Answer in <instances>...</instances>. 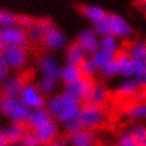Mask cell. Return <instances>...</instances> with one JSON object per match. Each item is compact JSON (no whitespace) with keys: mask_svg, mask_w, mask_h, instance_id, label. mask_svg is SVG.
<instances>
[{"mask_svg":"<svg viewBox=\"0 0 146 146\" xmlns=\"http://www.w3.org/2000/svg\"><path fill=\"white\" fill-rule=\"evenodd\" d=\"M78 42L86 52H96L98 48V40L92 31H84L80 34Z\"/></svg>","mask_w":146,"mask_h":146,"instance_id":"cell-11","label":"cell"},{"mask_svg":"<svg viewBox=\"0 0 146 146\" xmlns=\"http://www.w3.org/2000/svg\"><path fill=\"white\" fill-rule=\"evenodd\" d=\"M115 38L113 35H106L102 40V48L108 51H115Z\"/></svg>","mask_w":146,"mask_h":146,"instance_id":"cell-28","label":"cell"},{"mask_svg":"<svg viewBox=\"0 0 146 146\" xmlns=\"http://www.w3.org/2000/svg\"><path fill=\"white\" fill-rule=\"evenodd\" d=\"M115 55V51H108V50H102L96 52L93 57V61L96 62L98 67H104L105 64L113 60Z\"/></svg>","mask_w":146,"mask_h":146,"instance_id":"cell-20","label":"cell"},{"mask_svg":"<svg viewBox=\"0 0 146 146\" xmlns=\"http://www.w3.org/2000/svg\"><path fill=\"white\" fill-rule=\"evenodd\" d=\"M108 19L110 23V30L111 35L127 36L132 33V29L123 20L119 15L117 14H108Z\"/></svg>","mask_w":146,"mask_h":146,"instance_id":"cell-9","label":"cell"},{"mask_svg":"<svg viewBox=\"0 0 146 146\" xmlns=\"http://www.w3.org/2000/svg\"><path fill=\"white\" fill-rule=\"evenodd\" d=\"M85 53H86V51L79 45L78 41L74 44H72L69 47L68 53H67L69 63L74 64V65H79L86 59Z\"/></svg>","mask_w":146,"mask_h":146,"instance_id":"cell-15","label":"cell"},{"mask_svg":"<svg viewBox=\"0 0 146 146\" xmlns=\"http://www.w3.org/2000/svg\"><path fill=\"white\" fill-rule=\"evenodd\" d=\"M96 84V83L94 80L93 77L83 75L76 81L67 85L65 93L74 97L83 104Z\"/></svg>","mask_w":146,"mask_h":146,"instance_id":"cell-3","label":"cell"},{"mask_svg":"<svg viewBox=\"0 0 146 146\" xmlns=\"http://www.w3.org/2000/svg\"><path fill=\"white\" fill-rule=\"evenodd\" d=\"M96 30L98 33L101 35H111V30H110V23H109V19H108V14L107 16L102 20L101 21L96 23Z\"/></svg>","mask_w":146,"mask_h":146,"instance_id":"cell-26","label":"cell"},{"mask_svg":"<svg viewBox=\"0 0 146 146\" xmlns=\"http://www.w3.org/2000/svg\"><path fill=\"white\" fill-rule=\"evenodd\" d=\"M125 48L129 52L133 59L144 62L145 52H146V43L138 42L135 44H129V45H127L125 46Z\"/></svg>","mask_w":146,"mask_h":146,"instance_id":"cell-19","label":"cell"},{"mask_svg":"<svg viewBox=\"0 0 146 146\" xmlns=\"http://www.w3.org/2000/svg\"><path fill=\"white\" fill-rule=\"evenodd\" d=\"M23 87L24 84L23 78H13L5 85L3 88V94L4 96H15L23 91Z\"/></svg>","mask_w":146,"mask_h":146,"instance_id":"cell-18","label":"cell"},{"mask_svg":"<svg viewBox=\"0 0 146 146\" xmlns=\"http://www.w3.org/2000/svg\"><path fill=\"white\" fill-rule=\"evenodd\" d=\"M123 115H127L131 119L146 117V104L141 103L136 99L123 110Z\"/></svg>","mask_w":146,"mask_h":146,"instance_id":"cell-14","label":"cell"},{"mask_svg":"<svg viewBox=\"0 0 146 146\" xmlns=\"http://www.w3.org/2000/svg\"><path fill=\"white\" fill-rule=\"evenodd\" d=\"M8 65L5 62L4 57L2 54L0 53V82L6 77L7 75V71H8Z\"/></svg>","mask_w":146,"mask_h":146,"instance_id":"cell-30","label":"cell"},{"mask_svg":"<svg viewBox=\"0 0 146 146\" xmlns=\"http://www.w3.org/2000/svg\"><path fill=\"white\" fill-rule=\"evenodd\" d=\"M79 113H80V111H79ZM79 113L75 117V118H73L67 123H65L66 124V131L70 135H73V134L78 132V131L84 129Z\"/></svg>","mask_w":146,"mask_h":146,"instance_id":"cell-22","label":"cell"},{"mask_svg":"<svg viewBox=\"0 0 146 146\" xmlns=\"http://www.w3.org/2000/svg\"><path fill=\"white\" fill-rule=\"evenodd\" d=\"M47 146H62L60 143H56V142H53L51 143L50 144H48Z\"/></svg>","mask_w":146,"mask_h":146,"instance_id":"cell-34","label":"cell"},{"mask_svg":"<svg viewBox=\"0 0 146 146\" xmlns=\"http://www.w3.org/2000/svg\"><path fill=\"white\" fill-rule=\"evenodd\" d=\"M138 141L135 139L133 133H128L124 135L119 142L117 143L116 146H137Z\"/></svg>","mask_w":146,"mask_h":146,"instance_id":"cell-27","label":"cell"},{"mask_svg":"<svg viewBox=\"0 0 146 146\" xmlns=\"http://www.w3.org/2000/svg\"><path fill=\"white\" fill-rule=\"evenodd\" d=\"M73 146H104V143L94 135V131L82 129L71 135Z\"/></svg>","mask_w":146,"mask_h":146,"instance_id":"cell-8","label":"cell"},{"mask_svg":"<svg viewBox=\"0 0 146 146\" xmlns=\"http://www.w3.org/2000/svg\"><path fill=\"white\" fill-rule=\"evenodd\" d=\"M26 40L27 35L21 29L8 27L0 30V50L12 46H23Z\"/></svg>","mask_w":146,"mask_h":146,"instance_id":"cell-4","label":"cell"},{"mask_svg":"<svg viewBox=\"0 0 146 146\" xmlns=\"http://www.w3.org/2000/svg\"><path fill=\"white\" fill-rule=\"evenodd\" d=\"M64 36L62 33L56 30V29H50V30L44 36L43 41L45 45L49 48H57L60 47L64 43Z\"/></svg>","mask_w":146,"mask_h":146,"instance_id":"cell-12","label":"cell"},{"mask_svg":"<svg viewBox=\"0 0 146 146\" xmlns=\"http://www.w3.org/2000/svg\"><path fill=\"white\" fill-rule=\"evenodd\" d=\"M135 78H136V83L139 86H146V65H145V68L142 71L137 73Z\"/></svg>","mask_w":146,"mask_h":146,"instance_id":"cell-31","label":"cell"},{"mask_svg":"<svg viewBox=\"0 0 146 146\" xmlns=\"http://www.w3.org/2000/svg\"><path fill=\"white\" fill-rule=\"evenodd\" d=\"M19 143L21 146H41V143L33 131L32 132L26 131Z\"/></svg>","mask_w":146,"mask_h":146,"instance_id":"cell-21","label":"cell"},{"mask_svg":"<svg viewBox=\"0 0 146 146\" xmlns=\"http://www.w3.org/2000/svg\"><path fill=\"white\" fill-rule=\"evenodd\" d=\"M144 62H146V52H145V57H144Z\"/></svg>","mask_w":146,"mask_h":146,"instance_id":"cell-36","label":"cell"},{"mask_svg":"<svg viewBox=\"0 0 146 146\" xmlns=\"http://www.w3.org/2000/svg\"><path fill=\"white\" fill-rule=\"evenodd\" d=\"M137 146H146V141H138Z\"/></svg>","mask_w":146,"mask_h":146,"instance_id":"cell-35","label":"cell"},{"mask_svg":"<svg viewBox=\"0 0 146 146\" xmlns=\"http://www.w3.org/2000/svg\"><path fill=\"white\" fill-rule=\"evenodd\" d=\"M8 67L18 69L23 66L27 60V54L23 46H7L0 50Z\"/></svg>","mask_w":146,"mask_h":146,"instance_id":"cell-5","label":"cell"},{"mask_svg":"<svg viewBox=\"0 0 146 146\" xmlns=\"http://www.w3.org/2000/svg\"><path fill=\"white\" fill-rule=\"evenodd\" d=\"M9 143L6 139V136L4 132L0 131V146H9Z\"/></svg>","mask_w":146,"mask_h":146,"instance_id":"cell-32","label":"cell"},{"mask_svg":"<svg viewBox=\"0 0 146 146\" xmlns=\"http://www.w3.org/2000/svg\"><path fill=\"white\" fill-rule=\"evenodd\" d=\"M82 71L80 70L79 65L70 64L65 67L61 71V77L63 80V82L67 85L76 81L80 77H82Z\"/></svg>","mask_w":146,"mask_h":146,"instance_id":"cell-16","label":"cell"},{"mask_svg":"<svg viewBox=\"0 0 146 146\" xmlns=\"http://www.w3.org/2000/svg\"><path fill=\"white\" fill-rule=\"evenodd\" d=\"M0 111L15 123H26L31 114L29 107L23 102L15 96H3L0 99Z\"/></svg>","mask_w":146,"mask_h":146,"instance_id":"cell-2","label":"cell"},{"mask_svg":"<svg viewBox=\"0 0 146 146\" xmlns=\"http://www.w3.org/2000/svg\"><path fill=\"white\" fill-rule=\"evenodd\" d=\"M32 130L38 136L41 145H48L53 143L58 134V127L51 118L39 124Z\"/></svg>","mask_w":146,"mask_h":146,"instance_id":"cell-6","label":"cell"},{"mask_svg":"<svg viewBox=\"0 0 146 146\" xmlns=\"http://www.w3.org/2000/svg\"><path fill=\"white\" fill-rule=\"evenodd\" d=\"M17 16L13 13L6 11H0V24L5 26H11L14 23H16Z\"/></svg>","mask_w":146,"mask_h":146,"instance_id":"cell-25","label":"cell"},{"mask_svg":"<svg viewBox=\"0 0 146 146\" xmlns=\"http://www.w3.org/2000/svg\"><path fill=\"white\" fill-rule=\"evenodd\" d=\"M21 94V102L28 107L42 109L45 102L39 96L36 90L32 86H24Z\"/></svg>","mask_w":146,"mask_h":146,"instance_id":"cell-10","label":"cell"},{"mask_svg":"<svg viewBox=\"0 0 146 146\" xmlns=\"http://www.w3.org/2000/svg\"><path fill=\"white\" fill-rule=\"evenodd\" d=\"M136 3L139 4L140 6H144L146 5V0H136Z\"/></svg>","mask_w":146,"mask_h":146,"instance_id":"cell-33","label":"cell"},{"mask_svg":"<svg viewBox=\"0 0 146 146\" xmlns=\"http://www.w3.org/2000/svg\"><path fill=\"white\" fill-rule=\"evenodd\" d=\"M79 10L86 17L90 19L96 23H98V21H101L102 20H104L107 16V13L103 9H101L96 6L82 5L79 8Z\"/></svg>","mask_w":146,"mask_h":146,"instance_id":"cell-17","label":"cell"},{"mask_svg":"<svg viewBox=\"0 0 146 146\" xmlns=\"http://www.w3.org/2000/svg\"><path fill=\"white\" fill-rule=\"evenodd\" d=\"M112 92L103 85L94 86L90 94L83 104H90L96 106H108L111 104Z\"/></svg>","mask_w":146,"mask_h":146,"instance_id":"cell-7","label":"cell"},{"mask_svg":"<svg viewBox=\"0 0 146 146\" xmlns=\"http://www.w3.org/2000/svg\"><path fill=\"white\" fill-rule=\"evenodd\" d=\"M80 70L82 71V74L86 76H93L97 70V65L93 60L85 59L81 63L79 64Z\"/></svg>","mask_w":146,"mask_h":146,"instance_id":"cell-23","label":"cell"},{"mask_svg":"<svg viewBox=\"0 0 146 146\" xmlns=\"http://www.w3.org/2000/svg\"><path fill=\"white\" fill-rule=\"evenodd\" d=\"M133 135L137 141H146V127L141 126L135 127Z\"/></svg>","mask_w":146,"mask_h":146,"instance_id":"cell-29","label":"cell"},{"mask_svg":"<svg viewBox=\"0 0 146 146\" xmlns=\"http://www.w3.org/2000/svg\"><path fill=\"white\" fill-rule=\"evenodd\" d=\"M81 106L82 104L79 101L64 93L50 102L48 111L56 120L67 123L79 113Z\"/></svg>","mask_w":146,"mask_h":146,"instance_id":"cell-1","label":"cell"},{"mask_svg":"<svg viewBox=\"0 0 146 146\" xmlns=\"http://www.w3.org/2000/svg\"><path fill=\"white\" fill-rule=\"evenodd\" d=\"M26 132V127L24 123H13V125L9 127L5 131V135L9 144H13L20 142L21 138L23 137L24 133Z\"/></svg>","mask_w":146,"mask_h":146,"instance_id":"cell-13","label":"cell"},{"mask_svg":"<svg viewBox=\"0 0 146 146\" xmlns=\"http://www.w3.org/2000/svg\"><path fill=\"white\" fill-rule=\"evenodd\" d=\"M120 65L114 58L112 61L105 64L104 67H102V70H103V73L105 76H113L117 73L120 72Z\"/></svg>","mask_w":146,"mask_h":146,"instance_id":"cell-24","label":"cell"}]
</instances>
